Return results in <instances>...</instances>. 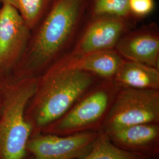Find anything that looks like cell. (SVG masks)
Instances as JSON below:
<instances>
[{
    "label": "cell",
    "instance_id": "obj_1",
    "mask_svg": "<svg viewBox=\"0 0 159 159\" xmlns=\"http://www.w3.org/2000/svg\"><path fill=\"white\" fill-rule=\"evenodd\" d=\"M89 0H54L31 31L26 50L9 80L38 78L71 50L87 18Z\"/></svg>",
    "mask_w": 159,
    "mask_h": 159
},
{
    "label": "cell",
    "instance_id": "obj_2",
    "mask_svg": "<svg viewBox=\"0 0 159 159\" xmlns=\"http://www.w3.org/2000/svg\"><path fill=\"white\" fill-rule=\"evenodd\" d=\"M101 80L88 72L58 61L37 78L34 93L25 111L31 135L44 129L66 113Z\"/></svg>",
    "mask_w": 159,
    "mask_h": 159
},
{
    "label": "cell",
    "instance_id": "obj_3",
    "mask_svg": "<svg viewBox=\"0 0 159 159\" xmlns=\"http://www.w3.org/2000/svg\"><path fill=\"white\" fill-rule=\"evenodd\" d=\"M37 78L9 80L2 88L0 115V159H25L31 129L25 111L34 93Z\"/></svg>",
    "mask_w": 159,
    "mask_h": 159
},
{
    "label": "cell",
    "instance_id": "obj_4",
    "mask_svg": "<svg viewBox=\"0 0 159 159\" xmlns=\"http://www.w3.org/2000/svg\"><path fill=\"white\" fill-rule=\"evenodd\" d=\"M119 88L113 80L100 81L42 133L67 136L102 130Z\"/></svg>",
    "mask_w": 159,
    "mask_h": 159
},
{
    "label": "cell",
    "instance_id": "obj_5",
    "mask_svg": "<svg viewBox=\"0 0 159 159\" xmlns=\"http://www.w3.org/2000/svg\"><path fill=\"white\" fill-rule=\"evenodd\" d=\"M159 123V90L119 88L102 130Z\"/></svg>",
    "mask_w": 159,
    "mask_h": 159
},
{
    "label": "cell",
    "instance_id": "obj_6",
    "mask_svg": "<svg viewBox=\"0 0 159 159\" xmlns=\"http://www.w3.org/2000/svg\"><path fill=\"white\" fill-rule=\"evenodd\" d=\"M129 19L110 16H87L71 50L63 58H74L98 51L115 49L127 33Z\"/></svg>",
    "mask_w": 159,
    "mask_h": 159
},
{
    "label": "cell",
    "instance_id": "obj_7",
    "mask_svg": "<svg viewBox=\"0 0 159 159\" xmlns=\"http://www.w3.org/2000/svg\"><path fill=\"white\" fill-rule=\"evenodd\" d=\"M1 3L0 68L8 80L26 50L31 31L14 6Z\"/></svg>",
    "mask_w": 159,
    "mask_h": 159
},
{
    "label": "cell",
    "instance_id": "obj_8",
    "mask_svg": "<svg viewBox=\"0 0 159 159\" xmlns=\"http://www.w3.org/2000/svg\"><path fill=\"white\" fill-rule=\"evenodd\" d=\"M98 132L67 136L37 133L29 139L27 152L32 159H79L89 152Z\"/></svg>",
    "mask_w": 159,
    "mask_h": 159
},
{
    "label": "cell",
    "instance_id": "obj_9",
    "mask_svg": "<svg viewBox=\"0 0 159 159\" xmlns=\"http://www.w3.org/2000/svg\"><path fill=\"white\" fill-rule=\"evenodd\" d=\"M114 145L148 159H159V123H146L103 130Z\"/></svg>",
    "mask_w": 159,
    "mask_h": 159
},
{
    "label": "cell",
    "instance_id": "obj_10",
    "mask_svg": "<svg viewBox=\"0 0 159 159\" xmlns=\"http://www.w3.org/2000/svg\"><path fill=\"white\" fill-rule=\"evenodd\" d=\"M115 50L125 60L159 69V36L156 32L126 33L119 41Z\"/></svg>",
    "mask_w": 159,
    "mask_h": 159
},
{
    "label": "cell",
    "instance_id": "obj_11",
    "mask_svg": "<svg viewBox=\"0 0 159 159\" xmlns=\"http://www.w3.org/2000/svg\"><path fill=\"white\" fill-rule=\"evenodd\" d=\"M125 59L115 49L98 51L81 57L63 58L66 66L94 75L101 80H113Z\"/></svg>",
    "mask_w": 159,
    "mask_h": 159
},
{
    "label": "cell",
    "instance_id": "obj_12",
    "mask_svg": "<svg viewBox=\"0 0 159 159\" xmlns=\"http://www.w3.org/2000/svg\"><path fill=\"white\" fill-rule=\"evenodd\" d=\"M113 81L119 88L159 90V70L144 64L125 60Z\"/></svg>",
    "mask_w": 159,
    "mask_h": 159
},
{
    "label": "cell",
    "instance_id": "obj_13",
    "mask_svg": "<svg viewBox=\"0 0 159 159\" xmlns=\"http://www.w3.org/2000/svg\"><path fill=\"white\" fill-rule=\"evenodd\" d=\"M78 159H148L131 153L114 145L103 130L97 136L89 152Z\"/></svg>",
    "mask_w": 159,
    "mask_h": 159
},
{
    "label": "cell",
    "instance_id": "obj_14",
    "mask_svg": "<svg viewBox=\"0 0 159 159\" xmlns=\"http://www.w3.org/2000/svg\"><path fill=\"white\" fill-rule=\"evenodd\" d=\"M2 1L14 6L32 31L45 17L54 0H0Z\"/></svg>",
    "mask_w": 159,
    "mask_h": 159
},
{
    "label": "cell",
    "instance_id": "obj_15",
    "mask_svg": "<svg viewBox=\"0 0 159 159\" xmlns=\"http://www.w3.org/2000/svg\"><path fill=\"white\" fill-rule=\"evenodd\" d=\"M130 0H89V17L110 16L129 19L131 16Z\"/></svg>",
    "mask_w": 159,
    "mask_h": 159
},
{
    "label": "cell",
    "instance_id": "obj_16",
    "mask_svg": "<svg viewBox=\"0 0 159 159\" xmlns=\"http://www.w3.org/2000/svg\"><path fill=\"white\" fill-rule=\"evenodd\" d=\"M130 8L132 16L144 17L153 11L154 0H130Z\"/></svg>",
    "mask_w": 159,
    "mask_h": 159
},
{
    "label": "cell",
    "instance_id": "obj_17",
    "mask_svg": "<svg viewBox=\"0 0 159 159\" xmlns=\"http://www.w3.org/2000/svg\"><path fill=\"white\" fill-rule=\"evenodd\" d=\"M8 81V79L6 77V75L2 71L1 69L0 68V89H2V87Z\"/></svg>",
    "mask_w": 159,
    "mask_h": 159
},
{
    "label": "cell",
    "instance_id": "obj_18",
    "mask_svg": "<svg viewBox=\"0 0 159 159\" xmlns=\"http://www.w3.org/2000/svg\"><path fill=\"white\" fill-rule=\"evenodd\" d=\"M2 102H3V94H2V89H0V115L1 113V110L2 107Z\"/></svg>",
    "mask_w": 159,
    "mask_h": 159
},
{
    "label": "cell",
    "instance_id": "obj_19",
    "mask_svg": "<svg viewBox=\"0 0 159 159\" xmlns=\"http://www.w3.org/2000/svg\"><path fill=\"white\" fill-rule=\"evenodd\" d=\"M25 159H32V158H31V157L30 156H29V155H28V156L25 158Z\"/></svg>",
    "mask_w": 159,
    "mask_h": 159
},
{
    "label": "cell",
    "instance_id": "obj_20",
    "mask_svg": "<svg viewBox=\"0 0 159 159\" xmlns=\"http://www.w3.org/2000/svg\"><path fill=\"white\" fill-rule=\"evenodd\" d=\"M1 2H0V6H1Z\"/></svg>",
    "mask_w": 159,
    "mask_h": 159
}]
</instances>
